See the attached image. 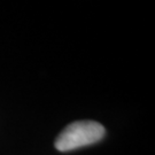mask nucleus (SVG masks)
I'll return each mask as SVG.
<instances>
[{
  "label": "nucleus",
  "instance_id": "1",
  "mask_svg": "<svg viewBox=\"0 0 155 155\" xmlns=\"http://www.w3.org/2000/svg\"><path fill=\"white\" fill-rule=\"evenodd\" d=\"M105 136V127L94 121H78L64 127L55 140V148L69 152L79 147L95 144Z\"/></svg>",
  "mask_w": 155,
  "mask_h": 155
}]
</instances>
